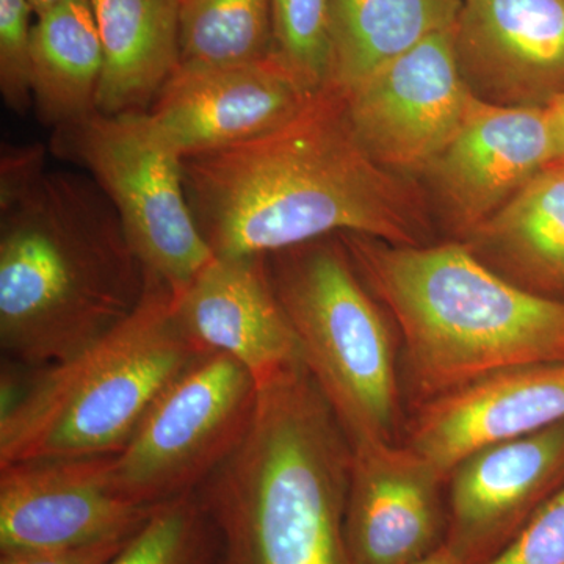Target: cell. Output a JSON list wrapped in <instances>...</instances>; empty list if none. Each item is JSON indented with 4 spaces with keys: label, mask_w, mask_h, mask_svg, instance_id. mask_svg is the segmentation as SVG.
<instances>
[{
    "label": "cell",
    "mask_w": 564,
    "mask_h": 564,
    "mask_svg": "<svg viewBox=\"0 0 564 564\" xmlns=\"http://www.w3.org/2000/svg\"><path fill=\"white\" fill-rule=\"evenodd\" d=\"M182 173L215 258L267 256L339 234L417 247L430 229L422 188L367 154L333 85L272 132L184 159Z\"/></svg>",
    "instance_id": "obj_1"
},
{
    "label": "cell",
    "mask_w": 564,
    "mask_h": 564,
    "mask_svg": "<svg viewBox=\"0 0 564 564\" xmlns=\"http://www.w3.org/2000/svg\"><path fill=\"white\" fill-rule=\"evenodd\" d=\"M174 304L196 347L231 356L258 389L306 367L270 284L265 256L215 258Z\"/></svg>",
    "instance_id": "obj_17"
},
{
    "label": "cell",
    "mask_w": 564,
    "mask_h": 564,
    "mask_svg": "<svg viewBox=\"0 0 564 564\" xmlns=\"http://www.w3.org/2000/svg\"><path fill=\"white\" fill-rule=\"evenodd\" d=\"M31 0H0V93L14 113L33 106Z\"/></svg>",
    "instance_id": "obj_25"
},
{
    "label": "cell",
    "mask_w": 564,
    "mask_h": 564,
    "mask_svg": "<svg viewBox=\"0 0 564 564\" xmlns=\"http://www.w3.org/2000/svg\"><path fill=\"white\" fill-rule=\"evenodd\" d=\"M113 455L0 466V552L52 551L124 540L159 505L115 491Z\"/></svg>",
    "instance_id": "obj_10"
},
{
    "label": "cell",
    "mask_w": 564,
    "mask_h": 564,
    "mask_svg": "<svg viewBox=\"0 0 564 564\" xmlns=\"http://www.w3.org/2000/svg\"><path fill=\"white\" fill-rule=\"evenodd\" d=\"M181 65L232 66L273 54L272 0H180Z\"/></svg>",
    "instance_id": "obj_22"
},
{
    "label": "cell",
    "mask_w": 564,
    "mask_h": 564,
    "mask_svg": "<svg viewBox=\"0 0 564 564\" xmlns=\"http://www.w3.org/2000/svg\"><path fill=\"white\" fill-rule=\"evenodd\" d=\"M484 564H564V486Z\"/></svg>",
    "instance_id": "obj_26"
},
{
    "label": "cell",
    "mask_w": 564,
    "mask_h": 564,
    "mask_svg": "<svg viewBox=\"0 0 564 564\" xmlns=\"http://www.w3.org/2000/svg\"><path fill=\"white\" fill-rule=\"evenodd\" d=\"M43 144H3L0 155V212L21 202L43 180L46 170Z\"/></svg>",
    "instance_id": "obj_27"
},
{
    "label": "cell",
    "mask_w": 564,
    "mask_h": 564,
    "mask_svg": "<svg viewBox=\"0 0 564 564\" xmlns=\"http://www.w3.org/2000/svg\"><path fill=\"white\" fill-rule=\"evenodd\" d=\"M564 423V362L514 367L425 400L406 445L448 475L488 445Z\"/></svg>",
    "instance_id": "obj_16"
},
{
    "label": "cell",
    "mask_w": 564,
    "mask_h": 564,
    "mask_svg": "<svg viewBox=\"0 0 564 564\" xmlns=\"http://www.w3.org/2000/svg\"><path fill=\"white\" fill-rule=\"evenodd\" d=\"M445 481L410 445L351 447L345 536L355 564H410L447 538Z\"/></svg>",
    "instance_id": "obj_15"
},
{
    "label": "cell",
    "mask_w": 564,
    "mask_h": 564,
    "mask_svg": "<svg viewBox=\"0 0 564 564\" xmlns=\"http://www.w3.org/2000/svg\"><path fill=\"white\" fill-rule=\"evenodd\" d=\"M351 447L306 367L259 388L242 443L198 489L220 564H355Z\"/></svg>",
    "instance_id": "obj_3"
},
{
    "label": "cell",
    "mask_w": 564,
    "mask_h": 564,
    "mask_svg": "<svg viewBox=\"0 0 564 564\" xmlns=\"http://www.w3.org/2000/svg\"><path fill=\"white\" fill-rule=\"evenodd\" d=\"M33 24L36 117L57 129L96 111L104 54L91 0H65Z\"/></svg>",
    "instance_id": "obj_20"
},
{
    "label": "cell",
    "mask_w": 564,
    "mask_h": 564,
    "mask_svg": "<svg viewBox=\"0 0 564 564\" xmlns=\"http://www.w3.org/2000/svg\"><path fill=\"white\" fill-rule=\"evenodd\" d=\"M410 564H464L463 560L456 555L454 549L451 547L447 543L441 545L440 549L432 552V554L423 556V558L417 560V562H413Z\"/></svg>",
    "instance_id": "obj_29"
},
{
    "label": "cell",
    "mask_w": 564,
    "mask_h": 564,
    "mask_svg": "<svg viewBox=\"0 0 564 564\" xmlns=\"http://www.w3.org/2000/svg\"><path fill=\"white\" fill-rule=\"evenodd\" d=\"M143 265L91 176L47 172L0 212V347L36 370L101 339L147 293Z\"/></svg>",
    "instance_id": "obj_2"
},
{
    "label": "cell",
    "mask_w": 564,
    "mask_h": 564,
    "mask_svg": "<svg viewBox=\"0 0 564 564\" xmlns=\"http://www.w3.org/2000/svg\"><path fill=\"white\" fill-rule=\"evenodd\" d=\"M273 54L306 90L332 85L329 0H272Z\"/></svg>",
    "instance_id": "obj_24"
},
{
    "label": "cell",
    "mask_w": 564,
    "mask_h": 564,
    "mask_svg": "<svg viewBox=\"0 0 564 564\" xmlns=\"http://www.w3.org/2000/svg\"><path fill=\"white\" fill-rule=\"evenodd\" d=\"M104 65L96 111L144 113L181 65L180 0H91Z\"/></svg>",
    "instance_id": "obj_18"
},
{
    "label": "cell",
    "mask_w": 564,
    "mask_h": 564,
    "mask_svg": "<svg viewBox=\"0 0 564 564\" xmlns=\"http://www.w3.org/2000/svg\"><path fill=\"white\" fill-rule=\"evenodd\" d=\"M547 109L549 113H551L552 122H554L556 139H558L560 154L564 158V96H560L558 99H555Z\"/></svg>",
    "instance_id": "obj_30"
},
{
    "label": "cell",
    "mask_w": 564,
    "mask_h": 564,
    "mask_svg": "<svg viewBox=\"0 0 564 564\" xmlns=\"http://www.w3.org/2000/svg\"><path fill=\"white\" fill-rule=\"evenodd\" d=\"M314 95L272 54L245 65H180L144 113L162 139L187 159L281 128Z\"/></svg>",
    "instance_id": "obj_12"
},
{
    "label": "cell",
    "mask_w": 564,
    "mask_h": 564,
    "mask_svg": "<svg viewBox=\"0 0 564 564\" xmlns=\"http://www.w3.org/2000/svg\"><path fill=\"white\" fill-rule=\"evenodd\" d=\"M560 158L547 107L496 106L473 96L458 131L422 177L445 221L466 240Z\"/></svg>",
    "instance_id": "obj_11"
},
{
    "label": "cell",
    "mask_w": 564,
    "mask_h": 564,
    "mask_svg": "<svg viewBox=\"0 0 564 564\" xmlns=\"http://www.w3.org/2000/svg\"><path fill=\"white\" fill-rule=\"evenodd\" d=\"M65 2V0H31L33 13L36 17L46 13L47 10L54 9L58 3Z\"/></svg>",
    "instance_id": "obj_31"
},
{
    "label": "cell",
    "mask_w": 564,
    "mask_h": 564,
    "mask_svg": "<svg viewBox=\"0 0 564 564\" xmlns=\"http://www.w3.org/2000/svg\"><path fill=\"white\" fill-rule=\"evenodd\" d=\"M455 55L474 98L551 106L564 96V0H463Z\"/></svg>",
    "instance_id": "obj_14"
},
{
    "label": "cell",
    "mask_w": 564,
    "mask_h": 564,
    "mask_svg": "<svg viewBox=\"0 0 564 564\" xmlns=\"http://www.w3.org/2000/svg\"><path fill=\"white\" fill-rule=\"evenodd\" d=\"M448 477L445 543L484 564L563 488L564 423L480 448Z\"/></svg>",
    "instance_id": "obj_13"
},
{
    "label": "cell",
    "mask_w": 564,
    "mask_h": 564,
    "mask_svg": "<svg viewBox=\"0 0 564 564\" xmlns=\"http://www.w3.org/2000/svg\"><path fill=\"white\" fill-rule=\"evenodd\" d=\"M344 98L367 154L393 173L422 176L473 101L456 63L455 25L421 41Z\"/></svg>",
    "instance_id": "obj_9"
},
{
    "label": "cell",
    "mask_w": 564,
    "mask_h": 564,
    "mask_svg": "<svg viewBox=\"0 0 564 564\" xmlns=\"http://www.w3.org/2000/svg\"><path fill=\"white\" fill-rule=\"evenodd\" d=\"M464 243L516 284L564 300V158L527 182Z\"/></svg>",
    "instance_id": "obj_19"
},
{
    "label": "cell",
    "mask_w": 564,
    "mask_h": 564,
    "mask_svg": "<svg viewBox=\"0 0 564 564\" xmlns=\"http://www.w3.org/2000/svg\"><path fill=\"white\" fill-rule=\"evenodd\" d=\"M220 538L198 494L159 505L107 564H220Z\"/></svg>",
    "instance_id": "obj_23"
},
{
    "label": "cell",
    "mask_w": 564,
    "mask_h": 564,
    "mask_svg": "<svg viewBox=\"0 0 564 564\" xmlns=\"http://www.w3.org/2000/svg\"><path fill=\"white\" fill-rule=\"evenodd\" d=\"M463 0H329L332 85L344 95L433 33L454 28Z\"/></svg>",
    "instance_id": "obj_21"
},
{
    "label": "cell",
    "mask_w": 564,
    "mask_h": 564,
    "mask_svg": "<svg viewBox=\"0 0 564 564\" xmlns=\"http://www.w3.org/2000/svg\"><path fill=\"white\" fill-rule=\"evenodd\" d=\"M202 352L181 325L173 293L148 281L126 321L65 361L39 369L3 404L0 466L117 455L163 389Z\"/></svg>",
    "instance_id": "obj_5"
},
{
    "label": "cell",
    "mask_w": 564,
    "mask_h": 564,
    "mask_svg": "<svg viewBox=\"0 0 564 564\" xmlns=\"http://www.w3.org/2000/svg\"><path fill=\"white\" fill-rule=\"evenodd\" d=\"M51 151L106 193L148 281L180 296L214 261L185 193L184 159L147 113L95 111L54 129Z\"/></svg>",
    "instance_id": "obj_7"
},
{
    "label": "cell",
    "mask_w": 564,
    "mask_h": 564,
    "mask_svg": "<svg viewBox=\"0 0 564 564\" xmlns=\"http://www.w3.org/2000/svg\"><path fill=\"white\" fill-rule=\"evenodd\" d=\"M337 237L399 326L422 402L502 370L564 362V300L508 280L466 243Z\"/></svg>",
    "instance_id": "obj_4"
},
{
    "label": "cell",
    "mask_w": 564,
    "mask_h": 564,
    "mask_svg": "<svg viewBox=\"0 0 564 564\" xmlns=\"http://www.w3.org/2000/svg\"><path fill=\"white\" fill-rule=\"evenodd\" d=\"M304 366L350 447L395 443L399 384L391 332L339 237L265 256Z\"/></svg>",
    "instance_id": "obj_6"
},
{
    "label": "cell",
    "mask_w": 564,
    "mask_h": 564,
    "mask_svg": "<svg viewBox=\"0 0 564 564\" xmlns=\"http://www.w3.org/2000/svg\"><path fill=\"white\" fill-rule=\"evenodd\" d=\"M258 393L242 364L225 352H202L163 389L113 455L115 491L141 505L195 492L242 443Z\"/></svg>",
    "instance_id": "obj_8"
},
{
    "label": "cell",
    "mask_w": 564,
    "mask_h": 564,
    "mask_svg": "<svg viewBox=\"0 0 564 564\" xmlns=\"http://www.w3.org/2000/svg\"><path fill=\"white\" fill-rule=\"evenodd\" d=\"M129 538L52 551L0 552V564H107Z\"/></svg>",
    "instance_id": "obj_28"
}]
</instances>
